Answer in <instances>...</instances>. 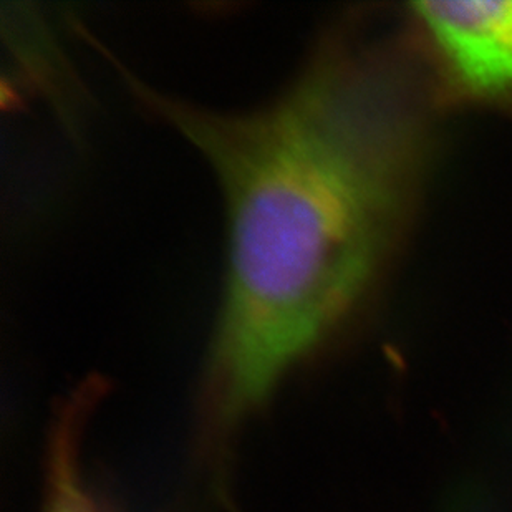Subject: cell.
<instances>
[{
  "mask_svg": "<svg viewBox=\"0 0 512 512\" xmlns=\"http://www.w3.org/2000/svg\"><path fill=\"white\" fill-rule=\"evenodd\" d=\"M92 395L75 397L55 426L45 512H108L88 489L78 463V436Z\"/></svg>",
  "mask_w": 512,
  "mask_h": 512,
  "instance_id": "cell-3",
  "label": "cell"
},
{
  "mask_svg": "<svg viewBox=\"0 0 512 512\" xmlns=\"http://www.w3.org/2000/svg\"><path fill=\"white\" fill-rule=\"evenodd\" d=\"M126 78L218 179L228 266L213 380L226 410H247L372 290L408 208L415 121L387 65L332 37L277 97L244 112Z\"/></svg>",
  "mask_w": 512,
  "mask_h": 512,
  "instance_id": "cell-1",
  "label": "cell"
},
{
  "mask_svg": "<svg viewBox=\"0 0 512 512\" xmlns=\"http://www.w3.org/2000/svg\"><path fill=\"white\" fill-rule=\"evenodd\" d=\"M456 92L512 107V2L413 5Z\"/></svg>",
  "mask_w": 512,
  "mask_h": 512,
  "instance_id": "cell-2",
  "label": "cell"
}]
</instances>
